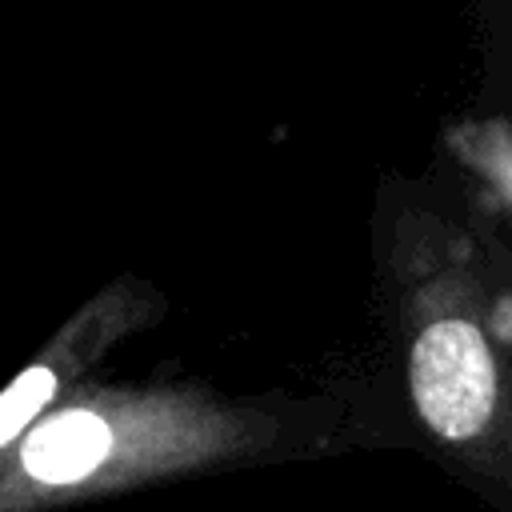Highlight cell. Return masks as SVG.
<instances>
[{"label": "cell", "mask_w": 512, "mask_h": 512, "mask_svg": "<svg viewBox=\"0 0 512 512\" xmlns=\"http://www.w3.org/2000/svg\"><path fill=\"white\" fill-rule=\"evenodd\" d=\"M312 416L284 396L236 400L204 380L80 384L8 456L0 512H64L148 484L312 452Z\"/></svg>", "instance_id": "obj_2"}, {"label": "cell", "mask_w": 512, "mask_h": 512, "mask_svg": "<svg viewBox=\"0 0 512 512\" xmlns=\"http://www.w3.org/2000/svg\"><path fill=\"white\" fill-rule=\"evenodd\" d=\"M168 300L144 276L96 288L0 392V456H8L56 404H64L132 336L160 324Z\"/></svg>", "instance_id": "obj_3"}, {"label": "cell", "mask_w": 512, "mask_h": 512, "mask_svg": "<svg viewBox=\"0 0 512 512\" xmlns=\"http://www.w3.org/2000/svg\"><path fill=\"white\" fill-rule=\"evenodd\" d=\"M376 272L428 452L504 512L512 488L504 252L416 192H384Z\"/></svg>", "instance_id": "obj_1"}]
</instances>
